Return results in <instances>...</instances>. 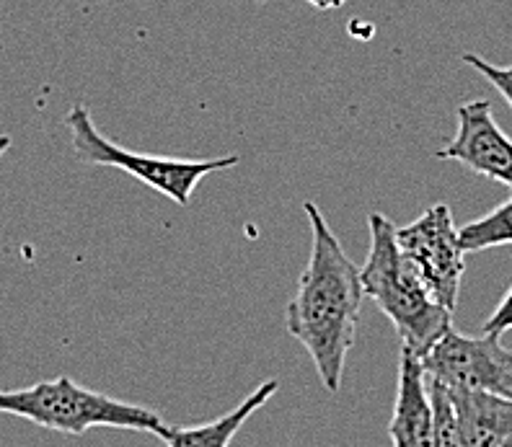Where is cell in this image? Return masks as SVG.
<instances>
[{
	"instance_id": "cell-1",
	"label": "cell",
	"mask_w": 512,
	"mask_h": 447,
	"mask_svg": "<svg viewBox=\"0 0 512 447\" xmlns=\"http://www.w3.org/2000/svg\"><path fill=\"white\" fill-rule=\"evenodd\" d=\"M306 215L313 233L311 259L300 274L295 298L288 303L285 326L311 354L326 391L339 393L347 354L355 347L365 290L360 267L331 233L319 207L306 202Z\"/></svg>"
},
{
	"instance_id": "cell-2",
	"label": "cell",
	"mask_w": 512,
	"mask_h": 447,
	"mask_svg": "<svg viewBox=\"0 0 512 447\" xmlns=\"http://www.w3.org/2000/svg\"><path fill=\"white\" fill-rule=\"evenodd\" d=\"M370 251L360 269L363 290L383 316L394 323L401 339V349L417 354L419 360L430 352L448 329H453V313L438 303L422 274L404 256L396 241V225L381 215L370 212Z\"/></svg>"
},
{
	"instance_id": "cell-3",
	"label": "cell",
	"mask_w": 512,
	"mask_h": 447,
	"mask_svg": "<svg viewBox=\"0 0 512 447\" xmlns=\"http://www.w3.org/2000/svg\"><path fill=\"white\" fill-rule=\"evenodd\" d=\"M0 414L19 416L42 429L73 437L86 435L94 427L130 429L150 435H161L166 429L158 411L83 388L68 375L39 380L29 388L0 391Z\"/></svg>"
},
{
	"instance_id": "cell-4",
	"label": "cell",
	"mask_w": 512,
	"mask_h": 447,
	"mask_svg": "<svg viewBox=\"0 0 512 447\" xmlns=\"http://www.w3.org/2000/svg\"><path fill=\"white\" fill-rule=\"evenodd\" d=\"M65 125H68L70 140H73V148L81 161L91 163V166H112L119 171H127L138 181H143L145 187L156 189L163 197H169L171 202L182 207L189 205V197L205 176L233 168L238 163V156L184 161V158L148 156V153L127 150L101 135L91 114L86 112V106L81 104L70 109Z\"/></svg>"
},
{
	"instance_id": "cell-5",
	"label": "cell",
	"mask_w": 512,
	"mask_h": 447,
	"mask_svg": "<svg viewBox=\"0 0 512 447\" xmlns=\"http://www.w3.org/2000/svg\"><path fill=\"white\" fill-rule=\"evenodd\" d=\"M425 375L445 388H469L512 398V352L500 336H463L448 329L422 357Z\"/></svg>"
},
{
	"instance_id": "cell-6",
	"label": "cell",
	"mask_w": 512,
	"mask_h": 447,
	"mask_svg": "<svg viewBox=\"0 0 512 447\" xmlns=\"http://www.w3.org/2000/svg\"><path fill=\"white\" fill-rule=\"evenodd\" d=\"M396 241L404 256L414 264L425 285L445 305L450 313L456 311L458 292L463 282V249L453 212L448 205H432L425 215H419L404 228H396Z\"/></svg>"
},
{
	"instance_id": "cell-7",
	"label": "cell",
	"mask_w": 512,
	"mask_h": 447,
	"mask_svg": "<svg viewBox=\"0 0 512 447\" xmlns=\"http://www.w3.org/2000/svg\"><path fill=\"white\" fill-rule=\"evenodd\" d=\"M435 156L440 161L463 163L476 174L512 189V140L497 125L489 101L458 106L456 135Z\"/></svg>"
},
{
	"instance_id": "cell-8",
	"label": "cell",
	"mask_w": 512,
	"mask_h": 447,
	"mask_svg": "<svg viewBox=\"0 0 512 447\" xmlns=\"http://www.w3.org/2000/svg\"><path fill=\"white\" fill-rule=\"evenodd\" d=\"M388 435L394 447H432V401L417 354L401 349L399 388Z\"/></svg>"
},
{
	"instance_id": "cell-9",
	"label": "cell",
	"mask_w": 512,
	"mask_h": 447,
	"mask_svg": "<svg viewBox=\"0 0 512 447\" xmlns=\"http://www.w3.org/2000/svg\"><path fill=\"white\" fill-rule=\"evenodd\" d=\"M463 447H512V398L469 388H445Z\"/></svg>"
},
{
	"instance_id": "cell-10",
	"label": "cell",
	"mask_w": 512,
	"mask_h": 447,
	"mask_svg": "<svg viewBox=\"0 0 512 447\" xmlns=\"http://www.w3.org/2000/svg\"><path fill=\"white\" fill-rule=\"evenodd\" d=\"M277 388H280L277 380H264L262 385H256V391H251L236 409L225 411L223 416H218L213 422L194 424V427H166L158 437L166 442V447H231L241 427L262 406L269 404V398L275 396Z\"/></svg>"
},
{
	"instance_id": "cell-11",
	"label": "cell",
	"mask_w": 512,
	"mask_h": 447,
	"mask_svg": "<svg viewBox=\"0 0 512 447\" xmlns=\"http://www.w3.org/2000/svg\"><path fill=\"white\" fill-rule=\"evenodd\" d=\"M458 238H461L463 254L512 246V197L487 215H481L474 223L458 228Z\"/></svg>"
},
{
	"instance_id": "cell-12",
	"label": "cell",
	"mask_w": 512,
	"mask_h": 447,
	"mask_svg": "<svg viewBox=\"0 0 512 447\" xmlns=\"http://www.w3.org/2000/svg\"><path fill=\"white\" fill-rule=\"evenodd\" d=\"M427 388H430L432 401V447H463L456 411H453V404H450L445 385L427 378Z\"/></svg>"
},
{
	"instance_id": "cell-13",
	"label": "cell",
	"mask_w": 512,
	"mask_h": 447,
	"mask_svg": "<svg viewBox=\"0 0 512 447\" xmlns=\"http://www.w3.org/2000/svg\"><path fill=\"white\" fill-rule=\"evenodd\" d=\"M463 63L471 65V68H474L476 73L484 75V78H487V81L492 83V86L497 88V91H500L502 99H505L507 106H510V109H512V70L497 68V65L487 63L484 57L474 55V52H466V55H463Z\"/></svg>"
},
{
	"instance_id": "cell-14",
	"label": "cell",
	"mask_w": 512,
	"mask_h": 447,
	"mask_svg": "<svg viewBox=\"0 0 512 447\" xmlns=\"http://www.w3.org/2000/svg\"><path fill=\"white\" fill-rule=\"evenodd\" d=\"M510 329H512V287L505 292V298L500 300V305L494 308V313L487 318V323H484V334L502 336Z\"/></svg>"
},
{
	"instance_id": "cell-15",
	"label": "cell",
	"mask_w": 512,
	"mask_h": 447,
	"mask_svg": "<svg viewBox=\"0 0 512 447\" xmlns=\"http://www.w3.org/2000/svg\"><path fill=\"white\" fill-rule=\"evenodd\" d=\"M308 3H311V6H316V8H321V11H326V8L344 6L347 0H308Z\"/></svg>"
},
{
	"instance_id": "cell-16",
	"label": "cell",
	"mask_w": 512,
	"mask_h": 447,
	"mask_svg": "<svg viewBox=\"0 0 512 447\" xmlns=\"http://www.w3.org/2000/svg\"><path fill=\"white\" fill-rule=\"evenodd\" d=\"M8 148H11V135H0V158H3Z\"/></svg>"
},
{
	"instance_id": "cell-17",
	"label": "cell",
	"mask_w": 512,
	"mask_h": 447,
	"mask_svg": "<svg viewBox=\"0 0 512 447\" xmlns=\"http://www.w3.org/2000/svg\"><path fill=\"white\" fill-rule=\"evenodd\" d=\"M507 70H512V65H510V68H507Z\"/></svg>"
},
{
	"instance_id": "cell-18",
	"label": "cell",
	"mask_w": 512,
	"mask_h": 447,
	"mask_svg": "<svg viewBox=\"0 0 512 447\" xmlns=\"http://www.w3.org/2000/svg\"><path fill=\"white\" fill-rule=\"evenodd\" d=\"M262 3H264V0H262Z\"/></svg>"
}]
</instances>
